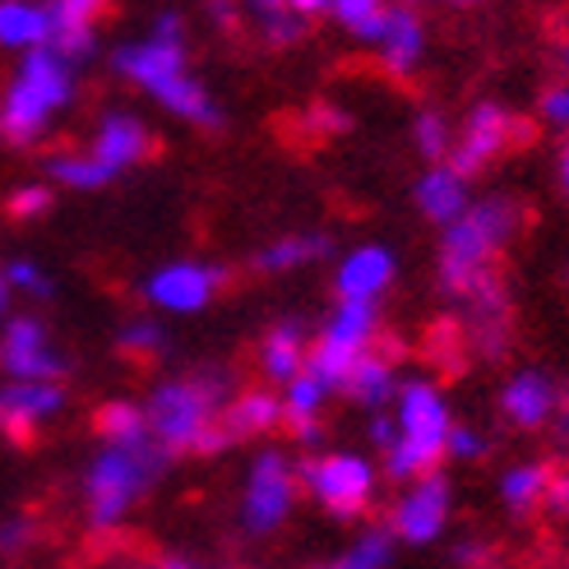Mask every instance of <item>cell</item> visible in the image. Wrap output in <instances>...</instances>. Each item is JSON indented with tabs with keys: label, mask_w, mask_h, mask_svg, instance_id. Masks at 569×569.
<instances>
[{
	"label": "cell",
	"mask_w": 569,
	"mask_h": 569,
	"mask_svg": "<svg viewBox=\"0 0 569 569\" xmlns=\"http://www.w3.org/2000/svg\"><path fill=\"white\" fill-rule=\"evenodd\" d=\"M111 70H117L126 83H134L139 93H149L167 117H177L186 126H199V130H218L222 126L218 98L190 70L186 19L177 10H162L144 38L121 42L117 56H111Z\"/></svg>",
	"instance_id": "obj_1"
},
{
	"label": "cell",
	"mask_w": 569,
	"mask_h": 569,
	"mask_svg": "<svg viewBox=\"0 0 569 569\" xmlns=\"http://www.w3.org/2000/svg\"><path fill=\"white\" fill-rule=\"evenodd\" d=\"M232 403V385L222 371H199V376H172L153 385L149 393V431L167 453H218L232 445L222 426V412Z\"/></svg>",
	"instance_id": "obj_2"
},
{
	"label": "cell",
	"mask_w": 569,
	"mask_h": 569,
	"mask_svg": "<svg viewBox=\"0 0 569 569\" xmlns=\"http://www.w3.org/2000/svg\"><path fill=\"white\" fill-rule=\"evenodd\" d=\"M74 102V61L61 47H33L19 56L10 83L0 89V139L10 149H33L56 117Z\"/></svg>",
	"instance_id": "obj_3"
},
{
	"label": "cell",
	"mask_w": 569,
	"mask_h": 569,
	"mask_svg": "<svg viewBox=\"0 0 569 569\" xmlns=\"http://www.w3.org/2000/svg\"><path fill=\"white\" fill-rule=\"evenodd\" d=\"M519 222H523V209L505 194L472 199L459 218L445 222V237H440V288H445V297L463 301L472 288L496 278V260L505 254V246L515 241Z\"/></svg>",
	"instance_id": "obj_4"
},
{
	"label": "cell",
	"mask_w": 569,
	"mask_h": 569,
	"mask_svg": "<svg viewBox=\"0 0 569 569\" xmlns=\"http://www.w3.org/2000/svg\"><path fill=\"white\" fill-rule=\"evenodd\" d=\"M167 449L158 436H134V440H102L93 453L89 472H83V515L93 532H111L130 519V509L149 496V487L162 477Z\"/></svg>",
	"instance_id": "obj_5"
},
{
	"label": "cell",
	"mask_w": 569,
	"mask_h": 569,
	"mask_svg": "<svg viewBox=\"0 0 569 569\" xmlns=\"http://www.w3.org/2000/svg\"><path fill=\"white\" fill-rule=\"evenodd\" d=\"M393 440L385 445V472L393 481H412L421 472H436L449 459V403L431 380H408L393 393Z\"/></svg>",
	"instance_id": "obj_6"
},
{
	"label": "cell",
	"mask_w": 569,
	"mask_h": 569,
	"mask_svg": "<svg viewBox=\"0 0 569 569\" xmlns=\"http://www.w3.org/2000/svg\"><path fill=\"white\" fill-rule=\"evenodd\" d=\"M376 343H380V306L338 297L333 316L316 333V343H310V371H320L333 389H343V380L352 376V366L366 352H376Z\"/></svg>",
	"instance_id": "obj_7"
},
{
	"label": "cell",
	"mask_w": 569,
	"mask_h": 569,
	"mask_svg": "<svg viewBox=\"0 0 569 569\" xmlns=\"http://www.w3.org/2000/svg\"><path fill=\"white\" fill-rule=\"evenodd\" d=\"M301 496V468L282 449H260L241 481V532L269 537L288 523Z\"/></svg>",
	"instance_id": "obj_8"
},
{
	"label": "cell",
	"mask_w": 569,
	"mask_h": 569,
	"mask_svg": "<svg viewBox=\"0 0 569 569\" xmlns=\"http://www.w3.org/2000/svg\"><path fill=\"white\" fill-rule=\"evenodd\" d=\"M301 487H306L310 500L325 509V515L348 523V519H361L366 509L376 505L380 477H376L371 459L338 449V453H316V459L301 463Z\"/></svg>",
	"instance_id": "obj_9"
},
{
	"label": "cell",
	"mask_w": 569,
	"mask_h": 569,
	"mask_svg": "<svg viewBox=\"0 0 569 569\" xmlns=\"http://www.w3.org/2000/svg\"><path fill=\"white\" fill-rule=\"evenodd\" d=\"M523 139H528L523 117H515V111L500 107V102H477L463 117L459 134H453L449 162L459 167L463 177H477V172H487L491 162H500L515 144H523Z\"/></svg>",
	"instance_id": "obj_10"
},
{
	"label": "cell",
	"mask_w": 569,
	"mask_h": 569,
	"mask_svg": "<svg viewBox=\"0 0 569 569\" xmlns=\"http://www.w3.org/2000/svg\"><path fill=\"white\" fill-rule=\"evenodd\" d=\"M453 515V487L440 472H421L412 481H403L393 509H389V532L403 547H431L445 537Z\"/></svg>",
	"instance_id": "obj_11"
},
{
	"label": "cell",
	"mask_w": 569,
	"mask_h": 569,
	"mask_svg": "<svg viewBox=\"0 0 569 569\" xmlns=\"http://www.w3.org/2000/svg\"><path fill=\"white\" fill-rule=\"evenodd\" d=\"M232 282L222 264H209V260H172L162 264L158 273H149L144 282V301L162 316H199L218 301V292Z\"/></svg>",
	"instance_id": "obj_12"
},
{
	"label": "cell",
	"mask_w": 569,
	"mask_h": 569,
	"mask_svg": "<svg viewBox=\"0 0 569 569\" xmlns=\"http://www.w3.org/2000/svg\"><path fill=\"white\" fill-rule=\"evenodd\" d=\"M0 376L10 380H61L66 357L56 352L51 333L33 316H10L0 329Z\"/></svg>",
	"instance_id": "obj_13"
},
{
	"label": "cell",
	"mask_w": 569,
	"mask_h": 569,
	"mask_svg": "<svg viewBox=\"0 0 569 569\" xmlns=\"http://www.w3.org/2000/svg\"><path fill=\"white\" fill-rule=\"evenodd\" d=\"M66 408L61 380H10L0 385V436L28 445L47 421H56Z\"/></svg>",
	"instance_id": "obj_14"
},
{
	"label": "cell",
	"mask_w": 569,
	"mask_h": 569,
	"mask_svg": "<svg viewBox=\"0 0 569 569\" xmlns=\"http://www.w3.org/2000/svg\"><path fill=\"white\" fill-rule=\"evenodd\" d=\"M376 56H380V66L393 74V79H408L417 66H421V56H426V23L417 14L412 0H403V6H389L380 28H376V38H371Z\"/></svg>",
	"instance_id": "obj_15"
},
{
	"label": "cell",
	"mask_w": 569,
	"mask_h": 569,
	"mask_svg": "<svg viewBox=\"0 0 569 569\" xmlns=\"http://www.w3.org/2000/svg\"><path fill=\"white\" fill-rule=\"evenodd\" d=\"M89 153L121 177V172H130V167L153 158V130L139 117H130V111H107V117L98 121V130H93V139H89Z\"/></svg>",
	"instance_id": "obj_16"
},
{
	"label": "cell",
	"mask_w": 569,
	"mask_h": 569,
	"mask_svg": "<svg viewBox=\"0 0 569 569\" xmlns=\"http://www.w3.org/2000/svg\"><path fill=\"white\" fill-rule=\"evenodd\" d=\"M398 254L389 246H357L333 269V292L343 301H380L393 288Z\"/></svg>",
	"instance_id": "obj_17"
},
{
	"label": "cell",
	"mask_w": 569,
	"mask_h": 569,
	"mask_svg": "<svg viewBox=\"0 0 569 569\" xmlns=\"http://www.w3.org/2000/svg\"><path fill=\"white\" fill-rule=\"evenodd\" d=\"M338 389L320 376V371H306L301 376H292L288 385H282V426L301 440V445H310V449H320L325 445V426H320V417H325V408H329V398H333Z\"/></svg>",
	"instance_id": "obj_18"
},
{
	"label": "cell",
	"mask_w": 569,
	"mask_h": 569,
	"mask_svg": "<svg viewBox=\"0 0 569 569\" xmlns=\"http://www.w3.org/2000/svg\"><path fill=\"white\" fill-rule=\"evenodd\" d=\"M560 412V385L547 371H519L500 389V417L519 431H537V426L556 421Z\"/></svg>",
	"instance_id": "obj_19"
},
{
	"label": "cell",
	"mask_w": 569,
	"mask_h": 569,
	"mask_svg": "<svg viewBox=\"0 0 569 569\" xmlns=\"http://www.w3.org/2000/svg\"><path fill=\"white\" fill-rule=\"evenodd\" d=\"M412 199H417V213H421L426 222H436V227L453 222V218H459V213L472 204L468 177H463L449 158L426 167V172L417 177V186H412Z\"/></svg>",
	"instance_id": "obj_20"
},
{
	"label": "cell",
	"mask_w": 569,
	"mask_h": 569,
	"mask_svg": "<svg viewBox=\"0 0 569 569\" xmlns=\"http://www.w3.org/2000/svg\"><path fill=\"white\" fill-rule=\"evenodd\" d=\"M310 19L292 0H241V23L273 51H288L310 33Z\"/></svg>",
	"instance_id": "obj_21"
},
{
	"label": "cell",
	"mask_w": 569,
	"mask_h": 569,
	"mask_svg": "<svg viewBox=\"0 0 569 569\" xmlns=\"http://www.w3.org/2000/svg\"><path fill=\"white\" fill-rule=\"evenodd\" d=\"M111 0H51V19H56V38L51 47H61L70 61H89L93 42H98V23L107 19Z\"/></svg>",
	"instance_id": "obj_22"
},
{
	"label": "cell",
	"mask_w": 569,
	"mask_h": 569,
	"mask_svg": "<svg viewBox=\"0 0 569 569\" xmlns=\"http://www.w3.org/2000/svg\"><path fill=\"white\" fill-rule=\"evenodd\" d=\"M56 38L51 0H0V51H33Z\"/></svg>",
	"instance_id": "obj_23"
},
{
	"label": "cell",
	"mask_w": 569,
	"mask_h": 569,
	"mask_svg": "<svg viewBox=\"0 0 569 569\" xmlns=\"http://www.w3.org/2000/svg\"><path fill=\"white\" fill-rule=\"evenodd\" d=\"M310 366V343H306V325L297 320H278L264 343H260V376L269 385H288L292 376H301Z\"/></svg>",
	"instance_id": "obj_24"
},
{
	"label": "cell",
	"mask_w": 569,
	"mask_h": 569,
	"mask_svg": "<svg viewBox=\"0 0 569 569\" xmlns=\"http://www.w3.org/2000/svg\"><path fill=\"white\" fill-rule=\"evenodd\" d=\"M222 426L232 440H260L269 431L282 426V393H269V389H246L237 393L232 403L222 412Z\"/></svg>",
	"instance_id": "obj_25"
},
{
	"label": "cell",
	"mask_w": 569,
	"mask_h": 569,
	"mask_svg": "<svg viewBox=\"0 0 569 569\" xmlns=\"http://www.w3.org/2000/svg\"><path fill=\"white\" fill-rule=\"evenodd\" d=\"M398 371H393V361L380 357V352H366L357 366H352V376L343 380V389L338 393H348L357 408H371V412H385L393 403V393H398Z\"/></svg>",
	"instance_id": "obj_26"
},
{
	"label": "cell",
	"mask_w": 569,
	"mask_h": 569,
	"mask_svg": "<svg viewBox=\"0 0 569 569\" xmlns=\"http://www.w3.org/2000/svg\"><path fill=\"white\" fill-rule=\"evenodd\" d=\"M329 254H333V241L325 232H288L254 254V269L260 273H292V269L329 260Z\"/></svg>",
	"instance_id": "obj_27"
},
{
	"label": "cell",
	"mask_w": 569,
	"mask_h": 569,
	"mask_svg": "<svg viewBox=\"0 0 569 569\" xmlns=\"http://www.w3.org/2000/svg\"><path fill=\"white\" fill-rule=\"evenodd\" d=\"M551 468L547 463H515L500 472V505L509 509L515 519H528L532 509L547 505V491H551Z\"/></svg>",
	"instance_id": "obj_28"
},
{
	"label": "cell",
	"mask_w": 569,
	"mask_h": 569,
	"mask_svg": "<svg viewBox=\"0 0 569 569\" xmlns=\"http://www.w3.org/2000/svg\"><path fill=\"white\" fill-rule=\"evenodd\" d=\"M47 181L51 186H66V190H107L117 181L107 162H98L89 149H74V153H56L47 162Z\"/></svg>",
	"instance_id": "obj_29"
},
{
	"label": "cell",
	"mask_w": 569,
	"mask_h": 569,
	"mask_svg": "<svg viewBox=\"0 0 569 569\" xmlns=\"http://www.w3.org/2000/svg\"><path fill=\"white\" fill-rule=\"evenodd\" d=\"M93 431H98L102 440H134V436H149V408H144V403H130V398H111V403L98 408Z\"/></svg>",
	"instance_id": "obj_30"
},
{
	"label": "cell",
	"mask_w": 569,
	"mask_h": 569,
	"mask_svg": "<svg viewBox=\"0 0 569 569\" xmlns=\"http://www.w3.org/2000/svg\"><path fill=\"white\" fill-rule=\"evenodd\" d=\"M412 144H417V153H421L426 162H445V158L453 153V126H449L445 111H436V107L417 111V121H412Z\"/></svg>",
	"instance_id": "obj_31"
},
{
	"label": "cell",
	"mask_w": 569,
	"mask_h": 569,
	"mask_svg": "<svg viewBox=\"0 0 569 569\" xmlns=\"http://www.w3.org/2000/svg\"><path fill=\"white\" fill-rule=\"evenodd\" d=\"M393 542L398 537L389 528H371V532H361L352 547H343V556L333 565L338 569H385V565H393Z\"/></svg>",
	"instance_id": "obj_32"
},
{
	"label": "cell",
	"mask_w": 569,
	"mask_h": 569,
	"mask_svg": "<svg viewBox=\"0 0 569 569\" xmlns=\"http://www.w3.org/2000/svg\"><path fill=\"white\" fill-rule=\"evenodd\" d=\"M385 10H389V0H333V6H329V14L343 23L352 38H361V42L376 38Z\"/></svg>",
	"instance_id": "obj_33"
},
{
	"label": "cell",
	"mask_w": 569,
	"mask_h": 569,
	"mask_svg": "<svg viewBox=\"0 0 569 569\" xmlns=\"http://www.w3.org/2000/svg\"><path fill=\"white\" fill-rule=\"evenodd\" d=\"M162 343H167V333H162V325L149 320V316L121 325V352H130V357H158Z\"/></svg>",
	"instance_id": "obj_34"
},
{
	"label": "cell",
	"mask_w": 569,
	"mask_h": 569,
	"mask_svg": "<svg viewBox=\"0 0 569 569\" xmlns=\"http://www.w3.org/2000/svg\"><path fill=\"white\" fill-rule=\"evenodd\" d=\"M6 273H10V288L23 292V297H33V301H47L56 292V278L38 260H10Z\"/></svg>",
	"instance_id": "obj_35"
},
{
	"label": "cell",
	"mask_w": 569,
	"mask_h": 569,
	"mask_svg": "<svg viewBox=\"0 0 569 569\" xmlns=\"http://www.w3.org/2000/svg\"><path fill=\"white\" fill-rule=\"evenodd\" d=\"M51 204H56V194H51L47 186H38V181H28V186L10 190L6 213H10V218H19V222H33V218H47V213H51Z\"/></svg>",
	"instance_id": "obj_36"
},
{
	"label": "cell",
	"mask_w": 569,
	"mask_h": 569,
	"mask_svg": "<svg viewBox=\"0 0 569 569\" xmlns=\"http://www.w3.org/2000/svg\"><path fill=\"white\" fill-rule=\"evenodd\" d=\"M487 449H491V445H487V436H481L477 426H468V421H453V426H449V459L477 463Z\"/></svg>",
	"instance_id": "obj_37"
},
{
	"label": "cell",
	"mask_w": 569,
	"mask_h": 569,
	"mask_svg": "<svg viewBox=\"0 0 569 569\" xmlns=\"http://www.w3.org/2000/svg\"><path fill=\"white\" fill-rule=\"evenodd\" d=\"M537 111H542V121L560 134H569V74H560L551 89L542 93V102H537Z\"/></svg>",
	"instance_id": "obj_38"
},
{
	"label": "cell",
	"mask_w": 569,
	"mask_h": 569,
	"mask_svg": "<svg viewBox=\"0 0 569 569\" xmlns=\"http://www.w3.org/2000/svg\"><path fill=\"white\" fill-rule=\"evenodd\" d=\"M38 542V532H33V523L28 519H10V523H0V556H23L28 547Z\"/></svg>",
	"instance_id": "obj_39"
},
{
	"label": "cell",
	"mask_w": 569,
	"mask_h": 569,
	"mask_svg": "<svg viewBox=\"0 0 569 569\" xmlns=\"http://www.w3.org/2000/svg\"><path fill=\"white\" fill-rule=\"evenodd\" d=\"M547 515L556 519V523H569V472H556L551 477V491H547Z\"/></svg>",
	"instance_id": "obj_40"
},
{
	"label": "cell",
	"mask_w": 569,
	"mask_h": 569,
	"mask_svg": "<svg viewBox=\"0 0 569 569\" xmlns=\"http://www.w3.org/2000/svg\"><path fill=\"white\" fill-rule=\"evenodd\" d=\"M487 560H491L487 542H459L453 547V565H487Z\"/></svg>",
	"instance_id": "obj_41"
},
{
	"label": "cell",
	"mask_w": 569,
	"mask_h": 569,
	"mask_svg": "<svg viewBox=\"0 0 569 569\" xmlns=\"http://www.w3.org/2000/svg\"><path fill=\"white\" fill-rule=\"evenodd\" d=\"M556 177H560V190L569 194V134H565V144H560V162H556Z\"/></svg>",
	"instance_id": "obj_42"
},
{
	"label": "cell",
	"mask_w": 569,
	"mask_h": 569,
	"mask_svg": "<svg viewBox=\"0 0 569 569\" xmlns=\"http://www.w3.org/2000/svg\"><path fill=\"white\" fill-rule=\"evenodd\" d=\"M10 292H14V288H10V273L0 269V325H6V310H10Z\"/></svg>",
	"instance_id": "obj_43"
},
{
	"label": "cell",
	"mask_w": 569,
	"mask_h": 569,
	"mask_svg": "<svg viewBox=\"0 0 569 569\" xmlns=\"http://www.w3.org/2000/svg\"><path fill=\"white\" fill-rule=\"evenodd\" d=\"M292 6H301L306 14H329V6H333V0H292Z\"/></svg>",
	"instance_id": "obj_44"
},
{
	"label": "cell",
	"mask_w": 569,
	"mask_h": 569,
	"mask_svg": "<svg viewBox=\"0 0 569 569\" xmlns=\"http://www.w3.org/2000/svg\"><path fill=\"white\" fill-rule=\"evenodd\" d=\"M560 74H569V42L560 47Z\"/></svg>",
	"instance_id": "obj_45"
},
{
	"label": "cell",
	"mask_w": 569,
	"mask_h": 569,
	"mask_svg": "<svg viewBox=\"0 0 569 569\" xmlns=\"http://www.w3.org/2000/svg\"><path fill=\"white\" fill-rule=\"evenodd\" d=\"M560 436H565V440H569V412H565V417H560Z\"/></svg>",
	"instance_id": "obj_46"
},
{
	"label": "cell",
	"mask_w": 569,
	"mask_h": 569,
	"mask_svg": "<svg viewBox=\"0 0 569 569\" xmlns=\"http://www.w3.org/2000/svg\"><path fill=\"white\" fill-rule=\"evenodd\" d=\"M449 6H463L468 10V6H481V0H449Z\"/></svg>",
	"instance_id": "obj_47"
},
{
	"label": "cell",
	"mask_w": 569,
	"mask_h": 569,
	"mask_svg": "<svg viewBox=\"0 0 569 569\" xmlns=\"http://www.w3.org/2000/svg\"><path fill=\"white\" fill-rule=\"evenodd\" d=\"M412 6H426V0H412Z\"/></svg>",
	"instance_id": "obj_48"
},
{
	"label": "cell",
	"mask_w": 569,
	"mask_h": 569,
	"mask_svg": "<svg viewBox=\"0 0 569 569\" xmlns=\"http://www.w3.org/2000/svg\"><path fill=\"white\" fill-rule=\"evenodd\" d=\"M565 282H569V273H565Z\"/></svg>",
	"instance_id": "obj_49"
}]
</instances>
